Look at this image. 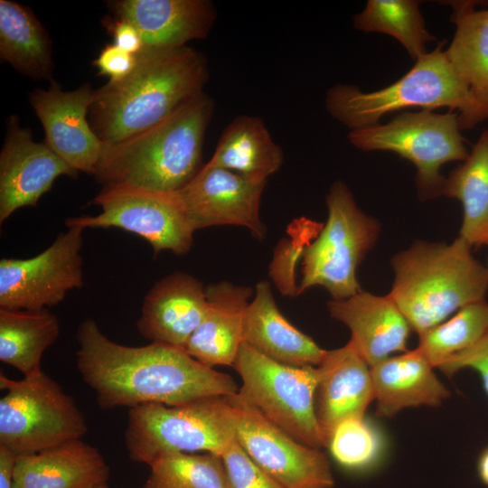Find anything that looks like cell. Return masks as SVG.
Listing matches in <instances>:
<instances>
[{"label": "cell", "mask_w": 488, "mask_h": 488, "mask_svg": "<svg viewBox=\"0 0 488 488\" xmlns=\"http://www.w3.org/2000/svg\"><path fill=\"white\" fill-rule=\"evenodd\" d=\"M76 337L78 371L105 410L175 406L205 397L233 396L239 389L231 376L203 365L183 349L158 343H115L90 318L80 324Z\"/></svg>", "instance_id": "cell-1"}, {"label": "cell", "mask_w": 488, "mask_h": 488, "mask_svg": "<svg viewBox=\"0 0 488 488\" xmlns=\"http://www.w3.org/2000/svg\"><path fill=\"white\" fill-rule=\"evenodd\" d=\"M136 58L127 77L94 89L89 121L104 145L154 127L204 93L208 62L198 51L144 47Z\"/></svg>", "instance_id": "cell-2"}, {"label": "cell", "mask_w": 488, "mask_h": 488, "mask_svg": "<svg viewBox=\"0 0 488 488\" xmlns=\"http://www.w3.org/2000/svg\"><path fill=\"white\" fill-rule=\"evenodd\" d=\"M213 109L204 92L154 127L104 145L94 175L104 185L165 192L182 189L203 166L202 146Z\"/></svg>", "instance_id": "cell-3"}, {"label": "cell", "mask_w": 488, "mask_h": 488, "mask_svg": "<svg viewBox=\"0 0 488 488\" xmlns=\"http://www.w3.org/2000/svg\"><path fill=\"white\" fill-rule=\"evenodd\" d=\"M457 237L450 243L418 240L391 259L389 297L418 335L463 306L485 299L488 267Z\"/></svg>", "instance_id": "cell-4"}, {"label": "cell", "mask_w": 488, "mask_h": 488, "mask_svg": "<svg viewBox=\"0 0 488 488\" xmlns=\"http://www.w3.org/2000/svg\"><path fill=\"white\" fill-rule=\"evenodd\" d=\"M445 43L440 42L383 89L364 92L352 84H335L325 96L328 113L352 131L377 125L385 115L408 108H447L458 113L461 130L474 127L488 118V107L455 71L443 49Z\"/></svg>", "instance_id": "cell-5"}, {"label": "cell", "mask_w": 488, "mask_h": 488, "mask_svg": "<svg viewBox=\"0 0 488 488\" xmlns=\"http://www.w3.org/2000/svg\"><path fill=\"white\" fill-rule=\"evenodd\" d=\"M235 438L230 396L197 399L175 406L129 408L125 445L131 460L148 466L170 453L203 451L221 455Z\"/></svg>", "instance_id": "cell-6"}, {"label": "cell", "mask_w": 488, "mask_h": 488, "mask_svg": "<svg viewBox=\"0 0 488 488\" xmlns=\"http://www.w3.org/2000/svg\"><path fill=\"white\" fill-rule=\"evenodd\" d=\"M326 206L325 224L303 251L302 280L296 294L322 286L332 299L340 300L361 290L357 267L375 246L381 229L376 219L359 208L342 181L330 186Z\"/></svg>", "instance_id": "cell-7"}, {"label": "cell", "mask_w": 488, "mask_h": 488, "mask_svg": "<svg viewBox=\"0 0 488 488\" xmlns=\"http://www.w3.org/2000/svg\"><path fill=\"white\" fill-rule=\"evenodd\" d=\"M0 445L18 455L82 439L86 418L74 399L45 372L14 380L0 374Z\"/></svg>", "instance_id": "cell-8"}, {"label": "cell", "mask_w": 488, "mask_h": 488, "mask_svg": "<svg viewBox=\"0 0 488 488\" xmlns=\"http://www.w3.org/2000/svg\"><path fill=\"white\" fill-rule=\"evenodd\" d=\"M460 131L457 112L422 109L399 113L386 124L352 130L348 140L361 151H389L411 162L417 169L418 197L425 201L442 195L446 177L441 167L469 155Z\"/></svg>", "instance_id": "cell-9"}, {"label": "cell", "mask_w": 488, "mask_h": 488, "mask_svg": "<svg viewBox=\"0 0 488 488\" xmlns=\"http://www.w3.org/2000/svg\"><path fill=\"white\" fill-rule=\"evenodd\" d=\"M232 367L241 380L239 399L298 442L325 447L314 409L316 367L277 362L244 343Z\"/></svg>", "instance_id": "cell-10"}, {"label": "cell", "mask_w": 488, "mask_h": 488, "mask_svg": "<svg viewBox=\"0 0 488 488\" xmlns=\"http://www.w3.org/2000/svg\"><path fill=\"white\" fill-rule=\"evenodd\" d=\"M93 202L96 216L70 218L67 227L119 228L147 240L155 255L169 250L181 255L193 242L192 229L176 192H165L123 184L104 185Z\"/></svg>", "instance_id": "cell-11"}, {"label": "cell", "mask_w": 488, "mask_h": 488, "mask_svg": "<svg viewBox=\"0 0 488 488\" xmlns=\"http://www.w3.org/2000/svg\"><path fill=\"white\" fill-rule=\"evenodd\" d=\"M69 226L35 257L2 258L0 308L39 311L61 303L66 294L83 286L82 232Z\"/></svg>", "instance_id": "cell-12"}, {"label": "cell", "mask_w": 488, "mask_h": 488, "mask_svg": "<svg viewBox=\"0 0 488 488\" xmlns=\"http://www.w3.org/2000/svg\"><path fill=\"white\" fill-rule=\"evenodd\" d=\"M235 439L263 471L283 488H333L328 457L267 419L237 394L230 396Z\"/></svg>", "instance_id": "cell-13"}, {"label": "cell", "mask_w": 488, "mask_h": 488, "mask_svg": "<svg viewBox=\"0 0 488 488\" xmlns=\"http://www.w3.org/2000/svg\"><path fill=\"white\" fill-rule=\"evenodd\" d=\"M266 184L267 182L206 163L176 192L194 230L221 225L240 226L262 240L267 228L259 209Z\"/></svg>", "instance_id": "cell-14"}, {"label": "cell", "mask_w": 488, "mask_h": 488, "mask_svg": "<svg viewBox=\"0 0 488 488\" xmlns=\"http://www.w3.org/2000/svg\"><path fill=\"white\" fill-rule=\"evenodd\" d=\"M93 98L89 83L63 90L55 80L48 89H35L29 95L30 104L44 129V143L78 173L94 175L104 144L89 121Z\"/></svg>", "instance_id": "cell-15"}, {"label": "cell", "mask_w": 488, "mask_h": 488, "mask_svg": "<svg viewBox=\"0 0 488 488\" xmlns=\"http://www.w3.org/2000/svg\"><path fill=\"white\" fill-rule=\"evenodd\" d=\"M61 175L77 178L78 172L11 116L0 153V223L20 208L35 207Z\"/></svg>", "instance_id": "cell-16"}, {"label": "cell", "mask_w": 488, "mask_h": 488, "mask_svg": "<svg viewBox=\"0 0 488 488\" xmlns=\"http://www.w3.org/2000/svg\"><path fill=\"white\" fill-rule=\"evenodd\" d=\"M316 371L314 409L326 447L339 423L365 416L374 388L370 365L349 342L326 351Z\"/></svg>", "instance_id": "cell-17"}, {"label": "cell", "mask_w": 488, "mask_h": 488, "mask_svg": "<svg viewBox=\"0 0 488 488\" xmlns=\"http://www.w3.org/2000/svg\"><path fill=\"white\" fill-rule=\"evenodd\" d=\"M330 315L345 324L349 343L370 367L396 352H405L409 333L408 322L387 294L378 296L361 290L327 304Z\"/></svg>", "instance_id": "cell-18"}, {"label": "cell", "mask_w": 488, "mask_h": 488, "mask_svg": "<svg viewBox=\"0 0 488 488\" xmlns=\"http://www.w3.org/2000/svg\"><path fill=\"white\" fill-rule=\"evenodd\" d=\"M207 307L205 286L192 276L174 272L157 281L145 296L136 322L152 343L184 350Z\"/></svg>", "instance_id": "cell-19"}, {"label": "cell", "mask_w": 488, "mask_h": 488, "mask_svg": "<svg viewBox=\"0 0 488 488\" xmlns=\"http://www.w3.org/2000/svg\"><path fill=\"white\" fill-rule=\"evenodd\" d=\"M107 5L112 16L131 22L149 48H177L204 39L216 20L207 0H115Z\"/></svg>", "instance_id": "cell-20"}, {"label": "cell", "mask_w": 488, "mask_h": 488, "mask_svg": "<svg viewBox=\"0 0 488 488\" xmlns=\"http://www.w3.org/2000/svg\"><path fill=\"white\" fill-rule=\"evenodd\" d=\"M205 295L204 316L184 351L210 368L233 366L243 343L244 316L254 291L246 286L221 281L206 286Z\"/></svg>", "instance_id": "cell-21"}, {"label": "cell", "mask_w": 488, "mask_h": 488, "mask_svg": "<svg viewBox=\"0 0 488 488\" xmlns=\"http://www.w3.org/2000/svg\"><path fill=\"white\" fill-rule=\"evenodd\" d=\"M110 468L99 448L82 439L29 455H18L13 488H99Z\"/></svg>", "instance_id": "cell-22"}, {"label": "cell", "mask_w": 488, "mask_h": 488, "mask_svg": "<svg viewBox=\"0 0 488 488\" xmlns=\"http://www.w3.org/2000/svg\"><path fill=\"white\" fill-rule=\"evenodd\" d=\"M243 343L273 361L294 367H316L326 352L285 318L266 280L257 284L246 309Z\"/></svg>", "instance_id": "cell-23"}, {"label": "cell", "mask_w": 488, "mask_h": 488, "mask_svg": "<svg viewBox=\"0 0 488 488\" xmlns=\"http://www.w3.org/2000/svg\"><path fill=\"white\" fill-rule=\"evenodd\" d=\"M434 370L416 349L371 366L376 416L390 418L408 408L440 406L450 392Z\"/></svg>", "instance_id": "cell-24"}, {"label": "cell", "mask_w": 488, "mask_h": 488, "mask_svg": "<svg viewBox=\"0 0 488 488\" xmlns=\"http://www.w3.org/2000/svg\"><path fill=\"white\" fill-rule=\"evenodd\" d=\"M209 164L267 182L283 164V153L263 120L242 115L223 130Z\"/></svg>", "instance_id": "cell-25"}, {"label": "cell", "mask_w": 488, "mask_h": 488, "mask_svg": "<svg viewBox=\"0 0 488 488\" xmlns=\"http://www.w3.org/2000/svg\"><path fill=\"white\" fill-rule=\"evenodd\" d=\"M0 58L26 77L53 80L48 32L28 6L12 0H0Z\"/></svg>", "instance_id": "cell-26"}, {"label": "cell", "mask_w": 488, "mask_h": 488, "mask_svg": "<svg viewBox=\"0 0 488 488\" xmlns=\"http://www.w3.org/2000/svg\"><path fill=\"white\" fill-rule=\"evenodd\" d=\"M455 35L445 50L447 60L474 96L488 107V9L473 2H449Z\"/></svg>", "instance_id": "cell-27"}, {"label": "cell", "mask_w": 488, "mask_h": 488, "mask_svg": "<svg viewBox=\"0 0 488 488\" xmlns=\"http://www.w3.org/2000/svg\"><path fill=\"white\" fill-rule=\"evenodd\" d=\"M60 333L57 316L39 311L0 308V361L29 377L42 371L41 362L47 348Z\"/></svg>", "instance_id": "cell-28"}, {"label": "cell", "mask_w": 488, "mask_h": 488, "mask_svg": "<svg viewBox=\"0 0 488 488\" xmlns=\"http://www.w3.org/2000/svg\"><path fill=\"white\" fill-rule=\"evenodd\" d=\"M442 195L460 202L459 237L477 248L488 227V129L481 133L467 158L446 177Z\"/></svg>", "instance_id": "cell-29"}, {"label": "cell", "mask_w": 488, "mask_h": 488, "mask_svg": "<svg viewBox=\"0 0 488 488\" xmlns=\"http://www.w3.org/2000/svg\"><path fill=\"white\" fill-rule=\"evenodd\" d=\"M488 335V302L468 304L446 321L418 335V350L435 369L442 371Z\"/></svg>", "instance_id": "cell-30"}, {"label": "cell", "mask_w": 488, "mask_h": 488, "mask_svg": "<svg viewBox=\"0 0 488 488\" xmlns=\"http://www.w3.org/2000/svg\"><path fill=\"white\" fill-rule=\"evenodd\" d=\"M352 23L358 31L395 38L415 61L428 52L427 43L436 40L426 28L416 0H369Z\"/></svg>", "instance_id": "cell-31"}, {"label": "cell", "mask_w": 488, "mask_h": 488, "mask_svg": "<svg viewBox=\"0 0 488 488\" xmlns=\"http://www.w3.org/2000/svg\"><path fill=\"white\" fill-rule=\"evenodd\" d=\"M143 488H228L221 455L170 453L155 459Z\"/></svg>", "instance_id": "cell-32"}, {"label": "cell", "mask_w": 488, "mask_h": 488, "mask_svg": "<svg viewBox=\"0 0 488 488\" xmlns=\"http://www.w3.org/2000/svg\"><path fill=\"white\" fill-rule=\"evenodd\" d=\"M326 447L343 469L362 474L374 471L381 464L387 444L380 427L364 416L339 423Z\"/></svg>", "instance_id": "cell-33"}, {"label": "cell", "mask_w": 488, "mask_h": 488, "mask_svg": "<svg viewBox=\"0 0 488 488\" xmlns=\"http://www.w3.org/2000/svg\"><path fill=\"white\" fill-rule=\"evenodd\" d=\"M221 457L228 488H283L249 458L235 438Z\"/></svg>", "instance_id": "cell-34"}, {"label": "cell", "mask_w": 488, "mask_h": 488, "mask_svg": "<svg viewBox=\"0 0 488 488\" xmlns=\"http://www.w3.org/2000/svg\"><path fill=\"white\" fill-rule=\"evenodd\" d=\"M136 54L120 49L113 42L107 44L93 61L99 75L106 76L110 81H117L127 77L136 68Z\"/></svg>", "instance_id": "cell-35"}, {"label": "cell", "mask_w": 488, "mask_h": 488, "mask_svg": "<svg viewBox=\"0 0 488 488\" xmlns=\"http://www.w3.org/2000/svg\"><path fill=\"white\" fill-rule=\"evenodd\" d=\"M463 369L476 371L488 399V335L474 348L446 365L441 371L450 377Z\"/></svg>", "instance_id": "cell-36"}, {"label": "cell", "mask_w": 488, "mask_h": 488, "mask_svg": "<svg viewBox=\"0 0 488 488\" xmlns=\"http://www.w3.org/2000/svg\"><path fill=\"white\" fill-rule=\"evenodd\" d=\"M103 24L110 33L113 43L120 49L135 55L144 49L142 35L131 22L111 16L104 19Z\"/></svg>", "instance_id": "cell-37"}, {"label": "cell", "mask_w": 488, "mask_h": 488, "mask_svg": "<svg viewBox=\"0 0 488 488\" xmlns=\"http://www.w3.org/2000/svg\"><path fill=\"white\" fill-rule=\"evenodd\" d=\"M17 455L0 445V488H13V478Z\"/></svg>", "instance_id": "cell-38"}, {"label": "cell", "mask_w": 488, "mask_h": 488, "mask_svg": "<svg viewBox=\"0 0 488 488\" xmlns=\"http://www.w3.org/2000/svg\"><path fill=\"white\" fill-rule=\"evenodd\" d=\"M476 472L480 481L488 487V446L481 451L477 457Z\"/></svg>", "instance_id": "cell-39"}, {"label": "cell", "mask_w": 488, "mask_h": 488, "mask_svg": "<svg viewBox=\"0 0 488 488\" xmlns=\"http://www.w3.org/2000/svg\"><path fill=\"white\" fill-rule=\"evenodd\" d=\"M481 246H486L488 248V227L486 228L484 232L482 234L479 239L477 247H481Z\"/></svg>", "instance_id": "cell-40"}, {"label": "cell", "mask_w": 488, "mask_h": 488, "mask_svg": "<svg viewBox=\"0 0 488 488\" xmlns=\"http://www.w3.org/2000/svg\"><path fill=\"white\" fill-rule=\"evenodd\" d=\"M99 488H109V487L108 486V484H104V485H101V486L99 487Z\"/></svg>", "instance_id": "cell-41"}, {"label": "cell", "mask_w": 488, "mask_h": 488, "mask_svg": "<svg viewBox=\"0 0 488 488\" xmlns=\"http://www.w3.org/2000/svg\"><path fill=\"white\" fill-rule=\"evenodd\" d=\"M487 267H488V264H487Z\"/></svg>", "instance_id": "cell-42"}]
</instances>
